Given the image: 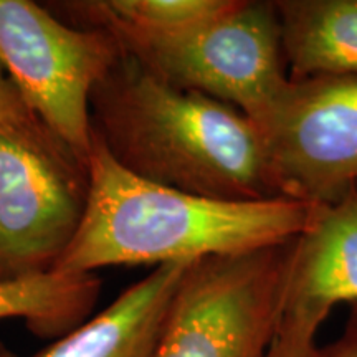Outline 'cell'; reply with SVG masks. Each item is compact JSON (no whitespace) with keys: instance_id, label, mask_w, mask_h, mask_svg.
Instances as JSON below:
<instances>
[{"instance_id":"obj_1","label":"cell","mask_w":357,"mask_h":357,"mask_svg":"<svg viewBox=\"0 0 357 357\" xmlns=\"http://www.w3.org/2000/svg\"><path fill=\"white\" fill-rule=\"evenodd\" d=\"M89 114L111 158L147 182L231 202L287 199L248 116L164 82L124 50L93 88Z\"/></svg>"},{"instance_id":"obj_2","label":"cell","mask_w":357,"mask_h":357,"mask_svg":"<svg viewBox=\"0 0 357 357\" xmlns=\"http://www.w3.org/2000/svg\"><path fill=\"white\" fill-rule=\"evenodd\" d=\"M86 212L55 273L166 265L291 242L316 205L294 199L231 202L185 194L124 171L93 134Z\"/></svg>"},{"instance_id":"obj_3","label":"cell","mask_w":357,"mask_h":357,"mask_svg":"<svg viewBox=\"0 0 357 357\" xmlns=\"http://www.w3.org/2000/svg\"><path fill=\"white\" fill-rule=\"evenodd\" d=\"M108 32L164 82L227 102L255 126L289 79L273 2L235 0L218 19L172 37Z\"/></svg>"},{"instance_id":"obj_4","label":"cell","mask_w":357,"mask_h":357,"mask_svg":"<svg viewBox=\"0 0 357 357\" xmlns=\"http://www.w3.org/2000/svg\"><path fill=\"white\" fill-rule=\"evenodd\" d=\"M291 242L192 263L154 357H265L281 323Z\"/></svg>"},{"instance_id":"obj_5","label":"cell","mask_w":357,"mask_h":357,"mask_svg":"<svg viewBox=\"0 0 357 357\" xmlns=\"http://www.w3.org/2000/svg\"><path fill=\"white\" fill-rule=\"evenodd\" d=\"M123 47L102 29H78L30 0H0V65L25 105L89 166V98Z\"/></svg>"},{"instance_id":"obj_6","label":"cell","mask_w":357,"mask_h":357,"mask_svg":"<svg viewBox=\"0 0 357 357\" xmlns=\"http://www.w3.org/2000/svg\"><path fill=\"white\" fill-rule=\"evenodd\" d=\"M89 195V166L65 142L0 132V284L55 273Z\"/></svg>"},{"instance_id":"obj_7","label":"cell","mask_w":357,"mask_h":357,"mask_svg":"<svg viewBox=\"0 0 357 357\" xmlns=\"http://www.w3.org/2000/svg\"><path fill=\"white\" fill-rule=\"evenodd\" d=\"M257 129L283 197L331 207L357 190V77L289 78Z\"/></svg>"},{"instance_id":"obj_8","label":"cell","mask_w":357,"mask_h":357,"mask_svg":"<svg viewBox=\"0 0 357 357\" xmlns=\"http://www.w3.org/2000/svg\"><path fill=\"white\" fill-rule=\"evenodd\" d=\"M339 303H357V190L318 207L289 247L283 311L326 319Z\"/></svg>"},{"instance_id":"obj_9","label":"cell","mask_w":357,"mask_h":357,"mask_svg":"<svg viewBox=\"0 0 357 357\" xmlns=\"http://www.w3.org/2000/svg\"><path fill=\"white\" fill-rule=\"evenodd\" d=\"M192 263L155 266L108 307L32 357H154L169 307Z\"/></svg>"},{"instance_id":"obj_10","label":"cell","mask_w":357,"mask_h":357,"mask_svg":"<svg viewBox=\"0 0 357 357\" xmlns=\"http://www.w3.org/2000/svg\"><path fill=\"white\" fill-rule=\"evenodd\" d=\"M289 78L357 77V0H275Z\"/></svg>"},{"instance_id":"obj_11","label":"cell","mask_w":357,"mask_h":357,"mask_svg":"<svg viewBox=\"0 0 357 357\" xmlns=\"http://www.w3.org/2000/svg\"><path fill=\"white\" fill-rule=\"evenodd\" d=\"M100 293L95 273H50L0 284V321L20 319L35 336L56 341L89 318Z\"/></svg>"},{"instance_id":"obj_12","label":"cell","mask_w":357,"mask_h":357,"mask_svg":"<svg viewBox=\"0 0 357 357\" xmlns=\"http://www.w3.org/2000/svg\"><path fill=\"white\" fill-rule=\"evenodd\" d=\"M0 132L17 134L33 139L56 137L25 105L24 98L13 86L2 65H0Z\"/></svg>"},{"instance_id":"obj_13","label":"cell","mask_w":357,"mask_h":357,"mask_svg":"<svg viewBox=\"0 0 357 357\" xmlns=\"http://www.w3.org/2000/svg\"><path fill=\"white\" fill-rule=\"evenodd\" d=\"M324 319L316 316H281L278 333L265 357H318L316 336Z\"/></svg>"},{"instance_id":"obj_14","label":"cell","mask_w":357,"mask_h":357,"mask_svg":"<svg viewBox=\"0 0 357 357\" xmlns=\"http://www.w3.org/2000/svg\"><path fill=\"white\" fill-rule=\"evenodd\" d=\"M318 357H357V303L349 305L344 331L331 344L319 347Z\"/></svg>"},{"instance_id":"obj_15","label":"cell","mask_w":357,"mask_h":357,"mask_svg":"<svg viewBox=\"0 0 357 357\" xmlns=\"http://www.w3.org/2000/svg\"><path fill=\"white\" fill-rule=\"evenodd\" d=\"M0 357H17L15 352H13L10 347H8L6 342L0 341Z\"/></svg>"}]
</instances>
